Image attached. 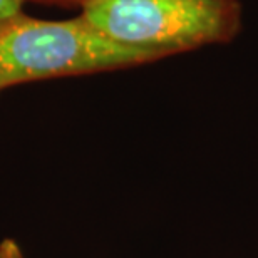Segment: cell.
Listing matches in <instances>:
<instances>
[{"instance_id": "obj_2", "label": "cell", "mask_w": 258, "mask_h": 258, "mask_svg": "<svg viewBox=\"0 0 258 258\" xmlns=\"http://www.w3.org/2000/svg\"><path fill=\"white\" fill-rule=\"evenodd\" d=\"M81 17L112 42L158 57L221 42L240 24L238 0H86Z\"/></svg>"}, {"instance_id": "obj_6", "label": "cell", "mask_w": 258, "mask_h": 258, "mask_svg": "<svg viewBox=\"0 0 258 258\" xmlns=\"http://www.w3.org/2000/svg\"><path fill=\"white\" fill-rule=\"evenodd\" d=\"M0 91H2V89H0Z\"/></svg>"}, {"instance_id": "obj_1", "label": "cell", "mask_w": 258, "mask_h": 258, "mask_svg": "<svg viewBox=\"0 0 258 258\" xmlns=\"http://www.w3.org/2000/svg\"><path fill=\"white\" fill-rule=\"evenodd\" d=\"M159 59L112 42L84 19L39 20L22 12L0 22V89L9 86L121 69Z\"/></svg>"}, {"instance_id": "obj_5", "label": "cell", "mask_w": 258, "mask_h": 258, "mask_svg": "<svg viewBox=\"0 0 258 258\" xmlns=\"http://www.w3.org/2000/svg\"><path fill=\"white\" fill-rule=\"evenodd\" d=\"M34 2L47 4V5H60V7H76V5L81 7L86 0H34Z\"/></svg>"}, {"instance_id": "obj_3", "label": "cell", "mask_w": 258, "mask_h": 258, "mask_svg": "<svg viewBox=\"0 0 258 258\" xmlns=\"http://www.w3.org/2000/svg\"><path fill=\"white\" fill-rule=\"evenodd\" d=\"M25 0H0V22L22 12Z\"/></svg>"}, {"instance_id": "obj_4", "label": "cell", "mask_w": 258, "mask_h": 258, "mask_svg": "<svg viewBox=\"0 0 258 258\" xmlns=\"http://www.w3.org/2000/svg\"><path fill=\"white\" fill-rule=\"evenodd\" d=\"M0 258H24V255L14 240H4L0 243Z\"/></svg>"}]
</instances>
